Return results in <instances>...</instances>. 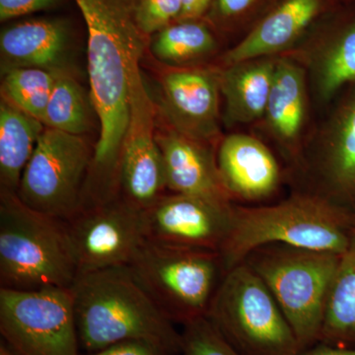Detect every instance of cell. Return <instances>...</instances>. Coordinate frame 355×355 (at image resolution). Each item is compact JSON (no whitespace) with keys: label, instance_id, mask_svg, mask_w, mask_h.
Listing matches in <instances>:
<instances>
[{"label":"cell","instance_id":"4dcf8cb0","mask_svg":"<svg viewBox=\"0 0 355 355\" xmlns=\"http://www.w3.org/2000/svg\"><path fill=\"white\" fill-rule=\"evenodd\" d=\"M81 355V354H80ZM84 355H172L167 350L144 340H125L114 343L97 352Z\"/></svg>","mask_w":355,"mask_h":355},{"label":"cell","instance_id":"277c9868","mask_svg":"<svg viewBox=\"0 0 355 355\" xmlns=\"http://www.w3.org/2000/svg\"><path fill=\"white\" fill-rule=\"evenodd\" d=\"M77 266L67 221L27 207L17 193L0 197V287L71 288Z\"/></svg>","mask_w":355,"mask_h":355},{"label":"cell","instance_id":"9c48e42d","mask_svg":"<svg viewBox=\"0 0 355 355\" xmlns=\"http://www.w3.org/2000/svg\"><path fill=\"white\" fill-rule=\"evenodd\" d=\"M92 155L83 135L44 128L21 177L18 198L37 211L70 220L80 211Z\"/></svg>","mask_w":355,"mask_h":355},{"label":"cell","instance_id":"e0dca14e","mask_svg":"<svg viewBox=\"0 0 355 355\" xmlns=\"http://www.w3.org/2000/svg\"><path fill=\"white\" fill-rule=\"evenodd\" d=\"M312 105L304 67L288 55H279L265 114L258 125L286 161V176L297 167L312 132Z\"/></svg>","mask_w":355,"mask_h":355},{"label":"cell","instance_id":"7c38bea8","mask_svg":"<svg viewBox=\"0 0 355 355\" xmlns=\"http://www.w3.org/2000/svg\"><path fill=\"white\" fill-rule=\"evenodd\" d=\"M155 110L140 69L130 86V114L120 159V196L141 210L150 207L167 189L164 161L154 135Z\"/></svg>","mask_w":355,"mask_h":355},{"label":"cell","instance_id":"44dd1931","mask_svg":"<svg viewBox=\"0 0 355 355\" xmlns=\"http://www.w3.org/2000/svg\"><path fill=\"white\" fill-rule=\"evenodd\" d=\"M69 41V23L60 18H36L8 25L0 34L2 72L20 67L64 69Z\"/></svg>","mask_w":355,"mask_h":355},{"label":"cell","instance_id":"cb8c5ba5","mask_svg":"<svg viewBox=\"0 0 355 355\" xmlns=\"http://www.w3.org/2000/svg\"><path fill=\"white\" fill-rule=\"evenodd\" d=\"M320 342L335 347H355V234L331 284Z\"/></svg>","mask_w":355,"mask_h":355},{"label":"cell","instance_id":"ffe728a7","mask_svg":"<svg viewBox=\"0 0 355 355\" xmlns=\"http://www.w3.org/2000/svg\"><path fill=\"white\" fill-rule=\"evenodd\" d=\"M277 58H250L218 67L222 123L228 128L258 125L272 90Z\"/></svg>","mask_w":355,"mask_h":355},{"label":"cell","instance_id":"836d02e7","mask_svg":"<svg viewBox=\"0 0 355 355\" xmlns=\"http://www.w3.org/2000/svg\"><path fill=\"white\" fill-rule=\"evenodd\" d=\"M0 355H17L13 352L3 340L0 343Z\"/></svg>","mask_w":355,"mask_h":355},{"label":"cell","instance_id":"4316f807","mask_svg":"<svg viewBox=\"0 0 355 355\" xmlns=\"http://www.w3.org/2000/svg\"><path fill=\"white\" fill-rule=\"evenodd\" d=\"M273 2L275 0H212L205 20L216 33L238 36L240 41Z\"/></svg>","mask_w":355,"mask_h":355},{"label":"cell","instance_id":"5bb4252c","mask_svg":"<svg viewBox=\"0 0 355 355\" xmlns=\"http://www.w3.org/2000/svg\"><path fill=\"white\" fill-rule=\"evenodd\" d=\"M233 205L182 193L163 195L144 210L146 240L219 254L230 230Z\"/></svg>","mask_w":355,"mask_h":355},{"label":"cell","instance_id":"83f0119b","mask_svg":"<svg viewBox=\"0 0 355 355\" xmlns=\"http://www.w3.org/2000/svg\"><path fill=\"white\" fill-rule=\"evenodd\" d=\"M181 355H241L233 349L207 317L183 324Z\"/></svg>","mask_w":355,"mask_h":355},{"label":"cell","instance_id":"603a6c76","mask_svg":"<svg viewBox=\"0 0 355 355\" xmlns=\"http://www.w3.org/2000/svg\"><path fill=\"white\" fill-rule=\"evenodd\" d=\"M44 123L2 98L0 103V184L1 191L17 193L21 177Z\"/></svg>","mask_w":355,"mask_h":355},{"label":"cell","instance_id":"5b68a950","mask_svg":"<svg viewBox=\"0 0 355 355\" xmlns=\"http://www.w3.org/2000/svg\"><path fill=\"white\" fill-rule=\"evenodd\" d=\"M342 254L282 244L258 248L247 263L270 291L301 350L320 342L331 284Z\"/></svg>","mask_w":355,"mask_h":355},{"label":"cell","instance_id":"e575fe53","mask_svg":"<svg viewBox=\"0 0 355 355\" xmlns=\"http://www.w3.org/2000/svg\"><path fill=\"white\" fill-rule=\"evenodd\" d=\"M354 234H355V227H354Z\"/></svg>","mask_w":355,"mask_h":355},{"label":"cell","instance_id":"3957f363","mask_svg":"<svg viewBox=\"0 0 355 355\" xmlns=\"http://www.w3.org/2000/svg\"><path fill=\"white\" fill-rule=\"evenodd\" d=\"M354 227V214L307 191L295 190L275 205L234 203L228 237L219 252L224 275L266 245L342 254L349 246Z\"/></svg>","mask_w":355,"mask_h":355},{"label":"cell","instance_id":"d6a6232c","mask_svg":"<svg viewBox=\"0 0 355 355\" xmlns=\"http://www.w3.org/2000/svg\"><path fill=\"white\" fill-rule=\"evenodd\" d=\"M297 355H355V347H335L319 342L313 347L301 350Z\"/></svg>","mask_w":355,"mask_h":355},{"label":"cell","instance_id":"30bf717a","mask_svg":"<svg viewBox=\"0 0 355 355\" xmlns=\"http://www.w3.org/2000/svg\"><path fill=\"white\" fill-rule=\"evenodd\" d=\"M0 333L17 355H80L71 289L0 287Z\"/></svg>","mask_w":355,"mask_h":355},{"label":"cell","instance_id":"f1b7e54d","mask_svg":"<svg viewBox=\"0 0 355 355\" xmlns=\"http://www.w3.org/2000/svg\"><path fill=\"white\" fill-rule=\"evenodd\" d=\"M182 12L183 0H137V22L148 38L180 20Z\"/></svg>","mask_w":355,"mask_h":355},{"label":"cell","instance_id":"8fae6325","mask_svg":"<svg viewBox=\"0 0 355 355\" xmlns=\"http://www.w3.org/2000/svg\"><path fill=\"white\" fill-rule=\"evenodd\" d=\"M67 225L77 277L128 266L146 241L144 210L121 197L80 210Z\"/></svg>","mask_w":355,"mask_h":355},{"label":"cell","instance_id":"7a4b0ae2","mask_svg":"<svg viewBox=\"0 0 355 355\" xmlns=\"http://www.w3.org/2000/svg\"><path fill=\"white\" fill-rule=\"evenodd\" d=\"M70 289L79 345L87 354L116 343L144 340L181 355V333L127 266L78 275Z\"/></svg>","mask_w":355,"mask_h":355},{"label":"cell","instance_id":"484cf974","mask_svg":"<svg viewBox=\"0 0 355 355\" xmlns=\"http://www.w3.org/2000/svg\"><path fill=\"white\" fill-rule=\"evenodd\" d=\"M55 70L20 67L2 72V98L43 123Z\"/></svg>","mask_w":355,"mask_h":355},{"label":"cell","instance_id":"6da1fadb","mask_svg":"<svg viewBox=\"0 0 355 355\" xmlns=\"http://www.w3.org/2000/svg\"><path fill=\"white\" fill-rule=\"evenodd\" d=\"M87 29L90 98L100 121L85 190L92 197L119 191L121 146L130 114V86L148 37L139 28L137 0H74Z\"/></svg>","mask_w":355,"mask_h":355},{"label":"cell","instance_id":"d6986e66","mask_svg":"<svg viewBox=\"0 0 355 355\" xmlns=\"http://www.w3.org/2000/svg\"><path fill=\"white\" fill-rule=\"evenodd\" d=\"M163 161L166 184L172 193L218 203L233 205L222 183L216 161V147L169 130L156 135Z\"/></svg>","mask_w":355,"mask_h":355},{"label":"cell","instance_id":"d4e9b609","mask_svg":"<svg viewBox=\"0 0 355 355\" xmlns=\"http://www.w3.org/2000/svg\"><path fill=\"white\" fill-rule=\"evenodd\" d=\"M89 110L80 84L67 69H55V83L43 119L44 127L83 135L89 128Z\"/></svg>","mask_w":355,"mask_h":355},{"label":"cell","instance_id":"ac0fdd59","mask_svg":"<svg viewBox=\"0 0 355 355\" xmlns=\"http://www.w3.org/2000/svg\"><path fill=\"white\" fill-rule=\"evenodd\" d=\"M216 161L222 183L232 200L265 202L279 191L286 176L272 149L247 133L222 137Z\"/></svg>","mask_w":355,"mask_h":355},{"label":"cell","instance_id":"4fadbf2b","mask_svg":"<svg viewBox=\"0 0 355 355\" xmlns=\"http://www.w3.org/2000/svg\"><path fill=\"white\" fill-rule=\"evenodd\" d=\"M284 55L304 67L313 104L328 109L355 83V0H347Z\"/></svg>","mask_w":355,"mask_h":355},{"label":"cell","instance_id":"7402d4cb","mask_svg":"<svg viewBox=\"0 0 355 355\" xmlns=\"http://www.w3.org/2000/svg\"><path fill=\"white\" fill-rule=\"evenodd\" d=\"M150 38L151 53L168 67L205 65L222 55L216 32L205 19L178 20Z\"/></svg>","mask_w":355,"mask_h":355},{"label":"cell","instance_id":"f546056e","mask_svg":"<svg viewBox=\"0 0 355 355\" xmlns=\"http://www.w3.org/2000/svg\"><path fill=\"white\" fill-rule=\"evenodd\" d=\"M64 0H0V21L2 23L50 10L60 6Z\"/></svg>","mask_w":355,"mask_h":355},{"label":"cell","instance_id":"9a60e30c","mask_svg":"<svg viewBox=\"0 0 355 355\" xmlns=\"http://www.w3.org/2000/svg\"><path fill=\"white\" fill-rule=\"evenodd\" d=\"M160 87L161 111L170 127L217 148L223 137L218 67H169Z\"/></svg>","mask_w":355,"mask_h":355},{"label":"cell","instance_id":"52a82bcc","mask_svg":"<svg viewBox=\"0 0 355 355\" xmlns=\"http://www.w3.org/2000/svg\"><path fill=\"white\" fill-rule=\"evenodd\" d=\"M139 286L173 323L207 317L224 277L216 252L165 246L146 240L127 266Z\"/></svg>","mask_w":355,"mask_h":355},{"label":"cell","instance_id":"ba28073f","mask_svg":"<svg viewBox=\"0 0 355 355\" xmlns=\"http://www.w3.org/2000/svg\"><path fill=\"white\" fill-rule=\"evenodd\" d=\"M313 127L300 162L289 173L296 190L314 193L355 216V83Z\"/></svg>","mask_w":355,"mask_h":355},{"label":"cell","instance_id":"8992f818","mask_svg":"<svg viewBox=\"0 0 355 355\" xmlns=\"http://www.w3.org/2000/svg\"><path fill=\"white\" fill-rule=\"evenodd\" d=\"M241 355H297L300 345L263 280L247 263L224 275L207 315Z\"/></svg>","mask_w":355,"mask_h":355},{"label":"cell","instance_id":"1f68e13d","mask_svg":"<svg viewBox=\"0 0 355 355\" xmlns=\"http://www.w3.org/2000/svg\"><path fill=\"white\" fill-rule=\"evenodd\" d=\"M212 0H183V12L180 20L205 19Z\"/></svg>","mask_w":355,"mask_h":355},{"label":"cell","instance_id":"2e32d148","mask_svg":"<svg viewBox=\"0 0 355 355\" xmlns=\"http://www.w3.org/2000/svg\"><path fill=\"white\" fill-rule=\"evenodd\" d=\"M347 0H275L257 24L217 58L218 67L287 55Z\"/></svg>","mask_w":355,"mask_h":355}]
</instances>
